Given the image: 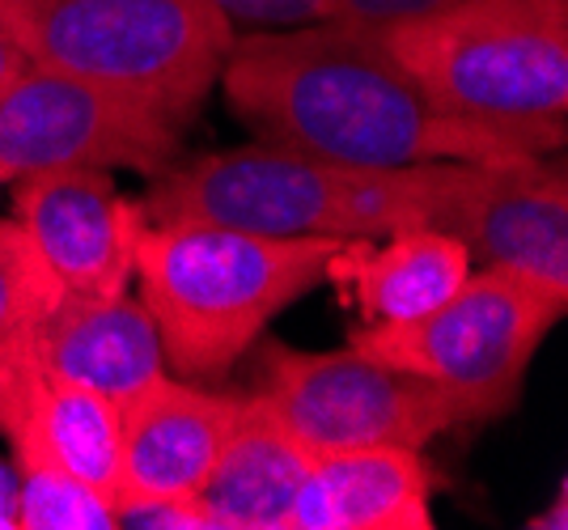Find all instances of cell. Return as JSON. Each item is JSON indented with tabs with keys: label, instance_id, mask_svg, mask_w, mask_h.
Listing matches in <instances>:
<instances>
[{
	"label": "cell",
	"instance_id": "1",
	"mask_svg": "<svg viewBox=\"0 0 568 530\" xmlns=\"http://www.w3.org/2000/svg\"><path fill=\"white\" fill-rule=\"evenodd\" d=\"M216 85L260 141L348 166L539 157L488 128L442 115L374 30L344 22L237 34Z\"/></svg>",
	"mask_w": 568,
	"mask_h": 530
},
{
	"label": "cell",
	"instance_id": "2",
	"mask_svg": "<svg viewBox=\"0 0 568 530\" xmlns=\"http://www.w3.org/2000/svg\"><path fill=\"white\" fill-rule=\"evenodd\" d=\"M458 162L348 166L272 141L204 153L153 174L141 213L162 221H209L272 238H382L433 230Z\"/></svg>",
	"mask_w": 568,
	"mask_h": 530
},
{
	"label": "cell",
	"instance_id": "3",
	"mask_svg": "<svg viewBox=\"0 0 568 530\" xmlns=\"http://www.w3.org/2000/svg\"><path fill=\"white\" fill-rule=\"evenodd\" d=\"M344 238H272L209 221H144L136 285L166 365L187 383H221L267 323L314 293Z\"/></svg>",
	"mask_w": 568,
	"mask_h": 530
},
{
	"label": "cell",
	"instance_id": "4",
	"mask_svg": "<svg viewBox=\"0 0 568 530\" xmlns=\"http://www.w3.org/2000/svg\"><path fill=\"white\" fill-rule=\"evenodd\" d=\"M442 111L547 157L568 141V0H458L374 30Z\"/></svg>",
	"mask_w": 568,
	"mask_h": 530
},
{
	"label": "cell",
	"instance_id": "5",
	"mask_svg": "<svg viewBox=\"0 0 568 530\" xmlns=\"http://www.w3.org/2000/svg\"><path fill=\"white\" fill-rule=\"evenodd\" d=\"M0 22L30 64L132 98L183 132L237 39L213 0H0Z\"/></svg>",
	"mask_w": 568,
	"mask_h": 530
},
{
	"label": "cell",
	"instance_id": "6",
	"mask_svg": "<svg viewBox=\"0 0 568 530\" xmlns=\"http://www.w3.org/2000/svg\"><path fill=\"white\" fill-rule=\"evenodd\" d=\"M565 310V302L526 276L471 267L437 310L412 323H356L348 348L442 386L463 411V425H479L518 404L526 369Z\"/></svg>",
	"mask_w": 568,
	"mask_h": 530
},
{
	"label": "cell",
	"instance_id": "7",
	"mask_svg": "<svg viewBox=\"0 0 568 530\" xmlns=\"http://www.w3.org/2000/svg\"><path fill=\"white\" fill-rule=\"evenodd\" d=\"M263 399L314 455L353 446H412L463 425V411L442 386L382 365L356 348L293 353L272 344L263 357Z\"/></svg>",
	"mask_w": 568,
	"mask_h": 530
},
{
	"label": "cell",
	"instance_id": "8",
	"mask_svg": "<svg viewBox=\"0 0 568 530\" xmlns=\"http://www.w3.org/2000/svg\"><path fill=\"white\" fill-rule=\"evenodd\" d=\"M183 128L132 98L55 69H26L0 90V183L51 170H136L162 174Z\"/></svg>",
	"mask_w": 568,
	"mask_h": 530
},
{
	"label": "cell",
	"instance_id": "9",
	"mask_svg": "<svg viewBox=\"0 0 568 530\" xmlns=\"http://www.w3.org/2000/svg\"><path fill=\"white\" fill-rule=\"evenodd\" d=\"M433 230L463 242L475 267L526 276L568 306L565 162H458Z\"/></svg>",
	"mask_w": 568,
	"mask_h": 530
},
{
	"label": "cell",
	"instance_id": "10",
	"mask_svg": "<svg viewBox=\"0 0 568 530\" xmlns=\"http://www.w3.org/2000/svg\"><path fill=\"white\" fill-rule=\"evenodd\" d=\"M13 221L34 242L55 285L77 297L128 293L144 213L123 200L111 170H51L13 183Z\"/></svg>",
	"mask_w": 568,
	"mask_h": 530
},
{
	"label": "cell",
	"instance_id": "11",
	"mask_svg": "<svg viewBox=\"0 0 568 530\" xmlns=\"http://www.w3.org/2000/svg\"><path fill=\"white\" fill-rule=\"evenodd\" d=\"M242 395L158 378L123 408L115 497H195L213 471Z\"/></svg>",
	"mask_w": 568,
	"mask_h": 530
},
{
	"label": "cell",
	"instance_id": "12",
	"mask_svg": "<svg viewBox=\"0 0 568 530\" xmlns=\"http://www.w3.org/2000/svg\"><path fill=\"white\" fill-rule=\"evenodd\" d=\"M26 353L43 369L90 386L119 408L170 374L153 314L132 293H60L55 306L26 332Z\"/></svg>",
	"mask_w": 568,
	"mask_h": 530
},
{
	"label": "cell",
	"instance_id": "13",
	"mask_svg": "<svg viewBox=\"0 0 568 530\" xmlns=\"http://www.w3.org/2000/svg\"><path fill=\"white\" fill-rule=\"evenodd\" d=\"M433 471L412 446L314 455L288 530H433Z\"/></svg>",
	"mask_w": 568,
	"mask_h": 530
},
{
	"label": "cell",
	"instance_id": "14",
	"mask_svg": "<svg viewBox=\"0 0 568 530\" xmlns=\"http://www.w3.org/2000/svg\"><path fill=\"white\" fill-rule=\"evenodd\" d=\"M471 267L467 246L450 234L399 230L382 238H344L327 259L323 281L344 289L361 327H382L437 310L471 276Z\"/></svg>",
	"mask_w": 568,
	"mask_h": 530
},
{
	"label": "cell",
	"instance_id": "15",
	"mask_svg": "<svg viewBox=\"0 0 568 530\" xmlns=\"http://www.w3.org/2000/svg\"><path fill=\"white\" fill-rule=\"evenodd\" d=\"M310 467L314 450L255 390L242 395L200 497L216 513L221 530H288V513Z\"/></svg>",
	"mask_w": 568,
	"mask_h": 530
},
{
	"label": "cell",
	"instance_id": "16",
	"mask_svg": "<svg viewBox=\"0 0 568 530\" xmlns=\"http://www.w3.org/2000/svg\"><path fill=\"white\" fill-rule=\"evenodd\" d=\"M18 530H119L115 497L55 462H18Z\"/></svg>",
	"mask_w": 568,
	"mask_h": 530
},
{
	"label": "cell",
	"instance_id": "17",
	"mask_svg": "<svg viewBox=\"0 0 568 530\" xmlns=\"http://www.w3.org/2000/svg\"><path fill=\"white\" fill-rule=\"evenodd\" d=\"M60 285L13 217H0V357L55 306Z\"/></svg>",
	"mask_w": 568,
	"mask_h": 530
},
{
	"label": "cell",
	"instance_id": "18",
	"mask_svg": "<svg viewBox=\"0 0 568 530\" xmlns=\"http://www.w3.org/2000/svg\"><path fill=\"white\" fill-rule=\"evenodd\" d=\"M115 527L128 530H221L204 497H115Z\"/></svg>",
	"mask_w": 568,
	"mask_h": 530
},
{
	"label": "cell",
	"instance_id": "19",
	"mask_svg": "<svg viewBox=\"0 0 568 530\" xmlns=\"http://www.w3.org/2000/svg\"><path fill=\"white\" fill-rule=\"evenodd\" d=\"M458 0H323V22H344L356 30H386V26L416 22L442 13Z\"/></svg>",
	"mask_w": 568,
	"mask_h": 530
},
{
	"label": "cell",
	"instance_id": "20",
	"mask_svg": "<svg viewBox=\"0 0 568 530\" xmlns=\"http://www.w3.org/2000/svg\"><path fill=\"white\" fill-rule=\"evenodd\" d=\"M234 26L281 30V26L323 22V0H213Z\"/></svg>",
	"mask_w": 568,
	"mask_h": 530
},
{
	"label": "cell",
	"instance_id": "21",
	"mask_svg": "<svg viewBox=\"0 0 568 530\" xmlns=\"http://www.w3.org/2000/svg\"><path fill=\"white\" fill-rule=\"evenodd\" d=\"M0 530H18V471L0 462Z\"/></svg>",
	"mask_w": 568,
	"mask_h": 530
},
{
	"label": "cell",
	"instance_id": "22",
	"mask_svg": "<svg viewBox=\"0 0 568 530\" xmlns=\"http://www.w3.org/2000/svg\"><path fill=\"white\" fill-rule=\"evenodd\" d=\"M26 69V55H22V48L13 43V34H9V26L0 22V90L13 81V77L22 73Z\"/></svg>",
	"mask_w": 568,
	"mask_h": 530
},
{
	"label": "cell",
	"instance_id": "23",
	"mask_svg": "<svg viewBox=\"0 0 568 530\" xmlns=\"http://www.w3.org/2000/svg\"><path fill=\"white\" fill-rule=\"evenodd\" d=\"M526 527H530V530H565L568 527V492H565V483H560V492H556V506L547 509V513H535Z\"/></svg>",
	"mask_w": 568,
	"mask_h": 530
}]
</instances>
